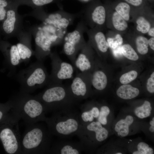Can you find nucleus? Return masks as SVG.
Wrapping results in <instances>:
<instances>
[{
    "label": "nucleus",
    "mask_w": 154,
    "mask_h": 154,
    "mask_svg": "<svg viewBox=\"0 0 154 154\" xmlns=\"http://www.w3.org/2000/svg\"><path fill=\"white\" fill-rule=\"evenodd\" d=\"M91 73L77 72L68 86L70 93L77 103L87 98L90 94Z\"/></svg>",
    "instance_id": "9d476101"
},
{
    "label": "nucleus",
    "mask_w": 154,
    "mask_h": 154,
    "mask_svg": "<svg viewBox=\"0 0 154 154\" xmlns=\"http://www.w3.org/2000/svg\"><path fill=\"white\" fill-rule=\"evenodd\" d=\"M138 73L135 70H132L122 74L119 78L120 82L123 84H127L135 80Z\"/></svg>",
    "instance_id": "2f4dec72"
},
{
    "label": "nucleus",
    "mask_w": 154,
    "mask_h": 154,
    "mask_svg": "<svg viewBox=\"0 0 154 154\" xmlns=\"http://www.w3.org/2000/svg\"><path fill=\"white\" fill-rule=\"evenodd\" d=\"M86 25L82 19L75 29L67 34L64 38L62 52L68 57L73 66L77 54L86 43L83 35L86 31Z\"/></svg>",
    "instance_id": "6e6552de"
},
{
    "label": "nucleus",
    "mask_w": 154,
    "mask_h": 154,
    "mask_svg": "<svg viewBox=\"0 0 154 154\" xmlns=\"http://www.w3.org/2000/svg\"><path fill=\"white\" fill-rule=\"evenodd\" d=\"M108 130L99 121H94L88 123L81 124L77 135L84 147V151L89 152L100 143L108 138Z\"/></svg>",
    "instance_id": "0eeeda50"
},
{
    "label": "nucleus",
    "mask_w": 154,
    "mask_h": 154,
    "mask_svg": "<svg viewBox=\"0 0 154 154\" xmlns=\"http://www.w3.org/2000/svg\"><path fill=\"white\" fill-rule=\"evenodd\" d=\"M110 113L109 108L107 106L102 105L100 107V112L97 121L102 125H106L108 123L107 117Z\"/></svg>",
    "instance_id": "cd10ccee"
},
{
    "label": "nucleus",
    "mask_w": 154,
    "mask_h": 154,
    "mask_svg": "<svg viewBox=\"0 0 154 154\" xmlns=\"http://www.w3.org/2000/svg\"><path fill=\"white\" fill-rule=\"evenodd\" d=\"M90 38H92V41L94 43L98 50L100 52H106L109 47L108 44L104 33L100 31L96 32L92 36L90 34Z\"/></svg>",
    "instance_id": "412c9836"
},
{
    "label": "nucleus",
    "mask_w": 154,
    "mask_h": 154,
    "mask_svg": "<svg viewBox=\"0 0 154 154\" xmlns=\"http://www.w3.org/2000/svg\"><path fill=\"white\" fill-rule=\"evenodd\" d=\"M39 33L40 36H37L36 40L34 55L37 60L43 61L51 52L50 48L54 46L53 40L52 35L44 30L39 31Z\"/></svg>",
    "instance_id": "f8f14e48"
},
{
    "label": "nucleus",
    "mask_w": 154,
    "mask_h": 154,
    "mask_svg": "<svg viewBox=\"0 0 154 154\" xmlns=\"http://www.w3.org/2000/svg\"><path fill=\"white\" fill-rule=\"evenodd\" d=\"M117 95L124 100H130L137 97L139 94V90L130 84H125L120 86L116 91Z\"/></svg>",
    "instance_id": "aec40b11"
},
{
    "label": "nucleus",
    "mask_w": 154,
    "mask_h": 154,
    "mask_svg": "<svg viewBox=\"0 0 154 154\" xmlns=\"http://www.w3.org/2000/svg\"><path fill=\"white\" fill-rule=\"evenodd\" d=\"M79 51L74 65L75 70L76 72L91 73L93 63L89 42H86Z\"/></svg>",
    "instance_id": "4468645a"
},
{
    "label": "nucleus",
    "mask_w": 154,
    "mask_h": 154,
    "mask_svg": "<svg viewBox=\"0 0 154 154\" xmlns=\"http://www.w3.org/2000/svg\"><path fill=\"white\" fill-rule=\"evenodd\" d=\"M40 13L41 19L44 23L61 30H66L72 24L77 17L81 15V12L71 14L62 11L50 14L42 12Z\"/></svg>",
    "instance_id": "9b49d317"
},
{
    "label": "nucleus",
    "mask_w": 154,
    "mask_h": 154,
    "mask_svg": "<svg viewBox=\"0 0 154 154\" xmlns=\"http://www.w3.org/2000/svg\"><path fill=\"white\" fill-rule=\"evenodd\" d=\"M16 46L22 62L29 61L35 53L31 48L30 40L28 38H21Z\"/></svg>",
    "instance_id": "f3484780"
},
{
    "label": "nucleus",
    "mask_w": 154,
    "mask_h": 154,
    "mask_svg": "<svg viewBox=\"0 0 154 154\" xmlns=\"http://www.w3.org/2000/svg\"><path fill=\"white\" fill-rule=\"evenodd\" d=\"M49 56L52 70L47 86L61 84L64 80L73 79L75 69L72 64L62 60L56 51L51 52Z\"/></svg>",
    "instance_id": "1a4fd4ad"
},
{
    "label": "nucleus",
    "mask_w": 154,
    "mask_h": 154,
    "mask_svg": "<svg viewBox=\"0 0 154 154\" xmlns=\"http://www.w3.org/2000/svg\"><path fill=\"white\" fill-rule=\"evenodd\" d=\"M91 75V84L94 88L98 91L103 90L106 88L108 83L107 76L100 70H95Z\"/></svg>",
    "instance_id": "a211bd4d"
},
{
    "label": "nucleus",
    "mask_w": 154,
    "mask_h": 154,
    "mask_svg": "<svg viewBox=\"0 0 154 154\" xmlns=\"http://www.w3.org/2000/svg\"><path fill=\"white\" fill-rule=\"evenodd\" d=\"M10 1L9 0H0V21L6 18L7 8L10 5Z\"/></svg>",
    "instance_id": "72a5a7b5"
},
{
    "label": "nucleus",
    "mask_w": 154,
    "mask_h": 154,
    "mask_svg": "<svg viewBox=\"0 0 154 154\" xmlns=\"http://www.w3.org/2000/svg\"><path fill=\"white\" fill-rule=\"evenodd\" d=\"M90 18L93 23L98 25H103L106 19V11L104 7L101 5L96 7L91 12L90 17L82 19L84 21Z\"/></svg>",
    "instance_id": "4be33fe9"
},
{
    "label": "nucleus",
    "mask_w": 154,
    "mask_h": 154,
    "mask_svg": "<svg viewBox=\"0 0 154 154\" xmlns=\"http://www.w3.org/2000/svg\"><path fill=\"white\" fill-rule=\"evenodd\" d=\"M112 21L115 28L119 31L125 30L128 26L125 20L117 12H114L112 17Z\"/></svg>",
    "instance_id": "b1692460"
},
{
    "label": "nucleus",
    "mask_w": 154,
    "mask_h": 154,
    "mask_svg": "<svg viewBox=\"0 0 154 154\" xmlns=\"http://www.w3.org/2000/svg\"><path fill=\"white\" fill-rule=\"evenodd\" d=\"M107 41L109 47L113 49L117 48L118 46L121 45L123 42V39L121 35L117 34L115 38H108Z\"/></svg>",
    "instance_id": "473e14b6"
},
{
    "label": "nucleus",
    "mask_w": 154,
    "mask_h": 154,
    "mask_svg": "<svg viewBox=\"0 0 154 154\" xmlns=\"http://www.w3.org/2000/svg\"><path fill=\"white\" fill-rule=\"evenodd\" d=\"M149 45L151 48L153 50H154V38L152 37L148 40Z\"/></svg>",
    "instance_id": "4c0bfd02"
},
{
    "label": "nucleus",
    "mask_w": 154,
    "mask_h": 154,
    "mask_svg": "<svg viewBox=\"0 0 154 154\" xmlns=\"http://www.w3.org/2000/svg\"><path fill=\"white\" fill-rule=\"evenodd\" d=\"M26 125L21 139L22 154H49L52 135L47 125L38 122Z\"/></svg>",
    "instance_id": "f257e3e1"
},
{
    "label": "nucleus",
    "mask_w": 154,
    "mask_h": 154,
    "mask_svg": "<svg viewBox=\"0 0 154 154\" xmlns=\"http://www.w3.org/2000/svg\"><path fill=\"white\" fill-rule=\"evenodd\" d=\"M10 100L13 109L26 124L45 121L47 113L45 108L35 96L19 92Z\"/></svg>",
    "instance_id": "7ed1b4c3"
},
{
    "label": "nucleus",
    "mask_w": 154,
    "mask_h": 154,
    "mask_svg": "<svg viewBox=\"0 0 154 154\" xmlns=\"http://www.w3.org/2000/svg\"><path fill=\"white\" fill-rule=\"evenodd\" d=\"M134 120L132 116L127 115L124 118L117 122L114 125V129L118 135L123 137L127 136L129 132V127Z\"/></svg>",
    "instance_id": "6ab92c4d"
},
{
    "label": "nucleus",
    "mask_w": 154,
    "mask_h": 154,
    "mask_svg": "<svg viewBox=\"0 0 154 154\" xmlns=\"http://www.w3.org/2000/svg\"><path fill=\"white\" fill-rule=\"evenodd\" d=\"M16 79L20 85L19 92L29 94L48 84L49 75L43 61L37 60L20 70Z\"/></svg>",
    "instance_id": "39448f33"
},
{
    "label": "nucleus",
    "mask_w": 154,
    "mask_h": 154,
    "mask_svg": "<svg viewBox=\"0 0 154 154\" xmlns=\"http://www.w3.org/2000/svg\"><path fill=\"white\" fill-rule=\"evenodd\" d=\"M12 109V105L10 99L5 103H0V123L9 114Z\"/></svg>",
    "instance_id": "7c9ffc66"
},
{
    "label": "nucleus",
    "mask_w": 154,
    "mask_h": 154,
    "mask_svg": "<svg viewBox=\"0 0 154 154\" xmlns=\"http://www.w3.org/2000/svg\"><path fill=\"white\" fill-rule=\"evenodd\" d=\"M44 121L52 135L61 138L76 135L81 125L79 113L74 108L54 112Z\"/></svg>",
    "instance_id": "f03ea898"
},
{
    "label": "nucleus",
    "mask_w": 154,
    "mask_h": 154,
    "mask_svg": "<svg viewBox=\"0 0 154 154\" xmlns=\"http://www.w3.org/2000/svg\"><path fill=\"white\" fill-rule=\"evenodd\" d=\"M18 21V15L16 9L12 6L7 10L5 19L3 23V28L5 33L13 35L16 31Z\"/></svg>",
    "instance_id": "dca6fc26"
},
{
    "label": "nucleus",
    "mask_w": 154,
    "mask_h": 154,
    "mask_svg": "<svg viewBox=\"0 0 154 154\" xmlns=\"http://www.w3.org/2000/svg\"><path fill=\"white\" fill-rule=\"evenodd\" d=\"M147 91L150 93L154 92V72H152L150 78L148 79L147 85Z\"/></svg>",
    "instance_id": "f704fd0d"
},
{
    "label": "nucleus",
    "mask_w": 154,
    "mask_h": 154,
    "mask_svg": "<svg viewBox=\"0 0 154 154\" xmlns=\"http://www.w3.org/2000/svg\"><path fill=\"white\" fill-rule=\"evenodd\" d=\"M84 152L80 142L67 140H58L52 143L49 154H79Z\"/></svg>",
    "instance_id": "2eb2a0df"
},
{
    "label": "nucleus",
    "mask_w": 154,
    "mask_h": 154,
    "mask_svg": "<svg viewBox=\"0 0 154 154\" xmlns=\"http://www.w3.org/2000/svg\"><path fill=\"white\" fill-rule=\"evenodd\" d=\"M136 44L137 50L140 54L144 55L148 52L149 44L146 38L142 36L138 37L136 39Z\"/></svg>",
    "instance_id": "393cba45"
},
{
    "label": "nucleus",
    "mask_w": 154,
    "mask_h": 154,
    "mask_svg": "<svg viewBox=\"0 0 154 154\" xmlns=\"http://www.w3.org/2000/svg\"><path fill=\"white\" fill-rule=\"evenodd\" d=\"M20 119L13 109L0 123V141L6 153L22 154L19 125Z\"/></svg>",
    "instance_id": "423d86ee"
},
{
    "label": "nucleus",
    "mask_w": 154,
    "mask_h": 154,
    "mask_svg": "<svg viewBox=\"0 0 154 154\" xmlns=\"http://www.w3.org/2000/svg\"><path fill=\"white\" fill-rule=\"evenodd\" d=\"M149 130L151 132H154V125H150L149 128Z\"/></svg>",
    "instance_id": "ea45409f"
},
{
    "label": "nucleus",
    "mask_w": 154,
    "mask_h": 154,
    "mask_svg": "<svg viewBox=\"0 0 154 154\" xmlns=\"http://www.w3.org/2000/svg\"><path fill=\"white\" fill-rule=\"evenodd\" d=\"M128 3L135 6H138L141 4L142 0H125Z\"/></svg>",
    "instance_id": "e433bc0d"
},
{
    "label": "nucleus",
    "mask_w": 154,
    "mask_h": 154,
    "mask_svg": "<svg viewBox=\"0 0 154 154\" xmlns=\"http://www.w3.org/2000/svg\"><path fill=\"white\" fill-rule=\"evenodd\" d=\"M116 154H122V153H121V152H117V153H116Z\"/></svg>",
    "instance_id": "79ce46f5"
},
{
    "label": "nucleus",
    "mask_w": 154,
    "mask_h": 154,
    "mask_svg": "<svg viewBox=\"0 0 154 154\" xmlns=\"http://www.w3.org/2000/svg\"><path fill=\"white\" fill-rule=\"evenodd\" d=\"M136 23L137 30L143 33H147L150 29V24L143 17L138 18L136 21Z\"/></svg>",
    "instance_id": "c85d7f7f"
},
{
    "label": "nucleus",
    "mask_w": 154,
    "mask_h": 154,
    "mask_svg": "<svg viewBox=\"0 0 154 154\" xmlns=\"http://www.w3.org/2000/svg\"><path fill=\"white\" fill-rule=\"evenodd\" d=\"M137 150L133 151V154H153L154 150L147 143L141 142L137 145Z\"/></svg>",
    "instance_id": "c756f323"
},
{
    "label": "nucleus",
    "mask_w": 154,
    "mask_h": 154,
    "mask_svg": "<svg viewBox=\"0 0 154 154\" xmlns=\"http://www.w3.org/2000/svg\"><path fill=\"white\" fill-rule=\"evenodd\" d=\"M35 96L43 104L47 113L73 108L77 104L68 86L62 84L47 86L44 90Z\"/></svg>",
    "instance_id": "20e7f679"
},
{
    "label": "nucleus",
    "mask_w": 154,
    "mask_h": 154,
    "mask_svg": "<svg viewBox=\"0 0 154 154\" xmlns=\"http://www.w3.org/2000/svg\"><path fill=\"white\" fill-rule=\"evenodd\" d=\"M31 2L34 5L41 6L50 3L54 0H30Z\"/></svg>",
    "instance_id": "c9c22d12"
},
{
    "label": "nucleus",
    "mask_w": 154,
    "mask_h": 154,
    "mask_svg": "<svg viewBox=\"0 0 154 154\" xmlns=\"http://www.w3.org/2000/svg\"><path fill=\"white\" fill-rule=\"evenodd\" d=\"M0 49L3 53L5 64L9 73L13 74L16 67L22 62L16 45L1 43Z\"/></svg>",
    "instance_id": "ddd939ff"
},
{
    "label": "nucleus",
    "mask_w": 154,
    "mask_h": 154,
    "mask_svg": "<svg viewBox=\"0 0 154 154\" xmlns=\"http://www.w3.org/2000/svg\"><path fill=\"white\" fill-rule=\"evenodd\" d=\"M150 125H154V117H153L152 120L150 122Z\"/></svg>",
    "instance_id": "a19ab883"
},
{
    "label": "nucleus",
    "mask_w": 154,
    "mask_h": 154,
    "mask_svg": "<svg viewBox=\"0 0 154 154\" xmlns=\"http://www.w3.org/2000/svg\"><path fill=\"white\" fill-rule=\"evenodd\" d=\"M115 9L116 12L125 20H129L130 7L128 4L125 2H121L116 6Z\"/></svg>",
    "instance_id": "bb28decb"
},
{
    "label": "nucleus",
    "mask_w": 154,
    "mask_h": 154,
    "mask_svg": "<svg viewBox=\"0 0 154 154\" xmlns=\"http://www.w3.org/2000/svg\"><path fill=\"white\" fill-rule=\"evenodd\" d=\"M152 108L150 102L145 101L141 106L136 107L134 110L135 115L140 119H144L149 117L151 115Z\"/></svg>",
    "instance_id": "5701e85b"
},
{
    "label": "nucleus",
    "mask_w": 154,
    "mask_h": 154,
    "mask_svg": "<svg viewBox=\"0 0 154 154\" xmlns=\"http://www.w3.org/2000/svg\"><path fill=\"white\" fill-rule=\"evenodd\" d=\"M121 52L125 57L133 61H136L139 59V56L131 46L128 44H124L121 46Z\"/></svg>",
    "instance_id": "a878e982"
},
{
    "label": "nucleus",
    "mask_w": 154,
    "mask_h": 154,
    "mask_svg": "<svg viewBox=\"0 0 154 154\" xmlns=\"http://www.w3.org/2000/svg\"><path fill=\"white\" fill-rule=\"evenodd\" d=\"M148 32V34L149 35L153 37H154V28H152L150 29L149 31Z\"/></svg>",
    "instance_id": "58836bf2"
}]
</instances>
